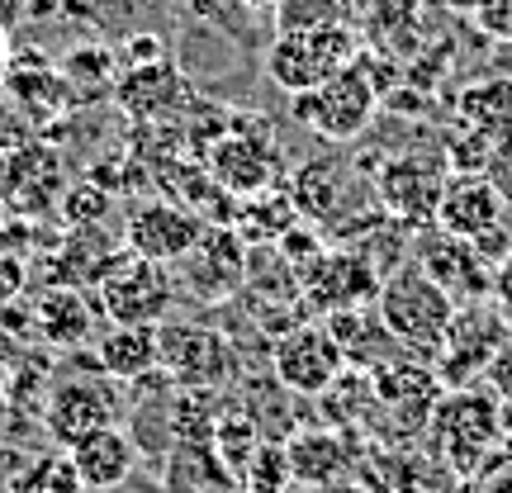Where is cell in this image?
Masks as SVG:
<instances>
[{
    "label": "cell",
    "instance_id": "cell-1",
    "mask_svg": "<svg viewBox=\"0 0 512 493\" xmlns=\"http://www.w3.org/2000/svg\"><path fill=\"white\" fill-rule=\"evenodd\" d=\"M375 309H380L389 337H394L408 356H418V361L432 356V361H437L441 342H446V328H451V318H456V299L441 290L437 280H427L413 261H403L399 271H389L380 280Z\"/></svg>",
    "mask_w": 512,
    "mask_h": 493
},
{
    "label": "cell",
    "instance_id": "cell-2",
    "mask_svg": "<svg viewBox=\"0 0 512 493\" xmlns=\"http://www.w3.org/2000/svg\"><path fill=\"white\" fill-rule=\"evenodd\" d=\"M361 57V38L351 24H323V29H299V34H275L266 48V76L275 91L304 95L318 91L328 76L351 67Z\"/></svg>",
    "mask_w": 512,
    "mask_h": 493
},
{
    "label": "cell",
    "instance_id": "cell-3",
    "mask_svg": "<svg viewBox=\"0 0 512 493\" xmlns=\"http://www.w3.org/2000/svg\"><path fill=\"white\" fill-rule=\"evenodd\" d=\"M498 432H503V399L494 389H451L441 394L432 413V437L437 451L460 475H475L489 456H498Z\"/></svg>",
    "mask_w": 512,
    "mask_h": 493
},
{
    "label": "cell",
    "instance_id": "cell-4",
    "mask_svg": "<svg viewBox=\"0 0 512 493\" xmlns=\"http://www.w3.org/2000/svg\"><path fill=\"white\" fill-rule=\"evenodd\" d=\"M290 110L304 128H313L323 143H356L361 133L370 128L375 110H380V91L370 72L361 67V57L342 67L337 76H328L318 91L290 95Z\"/></svg>",
    "mask_w": 512,
    "mask_h": 493
},
{
    "label": "cell",
    "instance_id": "cell-5",
    "mask_svg": "<svg viewBox=\"0 0 512 493\" xmlns=\"http://www.w3.org/2000/svg\"><path fill=\"white\" fill-rule=\"evenodd\" d=\"M512 342L508 318L498 304L489 299H475V304H456V318L446 328V342L437 351V380L446 389H460L470 380H484L494 356Z\"/></svg>",
    "mask_w": 512,
    "mask_h": 493
},
{
    "label": "cell",
    "instance_id": "cell-6",
    "mask_svg": "<svg viewBox=\"0 0 512 493\" xmlns=\"http://www.w3.org/2000/svg\"><path fill=\"white\" fill-rule=\"evenodd\" d=\"M95 285H100V313L110 323H162L176 299V280L162 261L133 256L128 247L105 261Z\"/></svg>",
    "mask_w": 512,
    "mask_h": 493
},
{
    "label": "cell",
    "instance_id": "cell-7",
    "mask_svg": "<svg viewBox=\"0 0 512 493\" xmlns=\"http://www.w3.org/2000/svg\"><path fill=\"white\" fill-rule=\"evenodd\" d=\"M427 280H437L441 290L451 294L456 304H475L494 294V261L479 252L475 242L456 238L446 228H418L413 233V256H408Z\"/></svg>",
    "mask_w": 512,
    "mask_h": 493
},
{
    "label": "cell",
    "instance_id": "cell-8",
    "mask_svg": "<svg viewBox=\"0 0 512 493\" xmlns=\"http://www.w3.org/2000/svg\"><path fill=\"white\" fill-rule=\"evenodd\" d=\"M271 370L299 399H323L332 384L347 375V356L337 347V337L318 323H294L290 332H280L271 347Z\"/></svg>",
    "mask_w": 512,
    "mask_h": 493
},
{
    "label": "cell",
    "instance_id": "cell-9",
    "mask_svg": "<svg viewBox=\"0 0 512 493\" xmlns=\"http://www.w3.org/2000/svg\"><path fill=\"white\" fill-rule=\"evenodd\" d=\"M384 275L375 271V261L361 256L356 247H323L309 266H299V294L304 304L323 313H342V309H366L375 304Z\"/></svg>",
    "mask_w": 512,
    "mask_h": 493
},
{
    "label": "cell",
    "instance_id": "cell-10",
    "mask_svg": "<svg viewBox=\"0 0 512 493\" xmlns=\"http://www.w3.org/2000/svg\"><path fill=\"white\" fill-rule=\"evenodd\" d=\"M110 380V375H105ZM105 380H95V375H67V380H57L48 389V399H43V432L67 451L76 446L81 437H91L100 427H114L119 418V399H114V389Z\"/></svg>",
    "mask_w": 512,
    "mask_h": 493
},
{
    "label": "cell",
    "instance_id": "cell-11",
    "mask_svg": "<svg viewBox=\"0 0 512 493\" xmlns=\"http://www.w3.org/2000/svg\"><path fill=\"white\" fill-rule=\"evenodd\" d=\"M209 176L214 185H223L233 200H252V195H266L275 190V176H280V152H275L261 133H223L209 143Z\"/></svg>",
    "mask_w": 512,
    "mask_h": 493
},
{
    "label": "cell",
    "instance_id": "cell-12",
    "mask_svg": "<svg viewBox=\"0 0 512 493\" xmlns=\"http://www.w3.org/2000/svg\"><path fill=\"white\" fill-rule=\"evenodd\" d=\"M441 176L437 162H427L422 152H403L389 157L380 166V200L384 214L399 219L403 228H427V219H437V200H441Z\"/></svg>",
    "mask_w": 512,
    "mask_h": 493
},
{
    "label": "cell",
    "instance_id": "cell-13",
    "mask_svg": "<svg viewBox=\"0 0 512 493\" xmlns=\"http://www.w3.org/2000/svg\"><path fill=\"white\" fill-rule=\"evenodd\" d=\"M204 238V219L195 209H181L171 200L143 204L133 219H128L124 247L133 256H147V261H162V266H176L195 252V242Z\"/></svg>",
    "mask_w": 512,
    "mask_h": 493
},
{
    "label": "cell",
    "instance_id": "cell-14",
    "mask_svg": "<svg viewBox=\"0 0 512 493\" xmlns=\"http://www.w3.org/2000/svg\"><path fill=\"white\" fill-rule=\"evenodd\" d=\"M370 394H375V403H380L389 418L399 422V432H418L437 413L441 380H437V370L422 366L418 356L413 361H394V366L384 361V366H375Z\"/></svg>",
    "mask_w": 512,
    "mask_h": 493
},
{
    "label": "cell",
    "instance_id": "cell-15",
    "mask_svg": "<svg viewBox=\"0 0 512 493\" xmlns=\"http://www.w3.org/2000/svg\"><path fill=\"white\" fill-rule=\"evenodd\" d=\"M503 195H498V185L489 176H479V171H460V176H446L441 185V200H437V228L446 233H456L465 242H484L489 233L503 228Z\"/></svg>",
    "mask_w": 512,
    "mask_h": 493
},
{
    "label": "cell",
    "instance_id": "cell-16",
    "mask_svg": "<svg viewBox=\"0 0 512 493\" xmlns=\"http://www.w3.org/2000/svg\"><path fill=\"white\" fill-rule=\"evenodd\" d=\"M181 280L204 299H223L247 280V247L233 228H204V238L195 242V252L176 261Z\"/></svg>",
    "mask_w": 512,
    "mask_h": 493
},
{
    "label": "cell",
    "instance_id": "cell-17",
    "mask_svg": "<svg viewBox=\"0 0 512 493\" xmlns=\"http://www.w3.org/2000/svg\"><path fill=\"white\" fill-rule=\"evenodd\" d=\"M162 370L190 389H209L233 375V351L223 337L200 328H162Z\"/></svg>",
    "mask_w": 512,
    "mask_h": 493
},
{
    "label": "cell",
    "instance_id": "cell-18",
    "mask_svg": "<svg viewBox=\"0 0 512 493\" xmlns=\"http://www.w3.org/2000/svg\"><path fill=\"white\" fill-rule=\"evenodd\" d=\"M95 361L110 380H152L162 370V323H110L95 342Z\"/></svg>",
    "mask_w": 512,
    "mask_h": 493
},
{
    "label": "cell",
    "instance_id": "cell-19",
    "mask_svg": "<svg viewBox=\"0 0 512 493\" xmlns=\"http://www.w3.org/2000/svg\"><path fill=\"white\" fill-rule=\"evenodd\" d=\"M67 456H72L86 493H110L119 484H128V475H133L138 441L128 437L124 427H100L91 437H81L76 446H67Z\"/></svg>",
    "mask_w": 512,
    "mask_h": 493
},
{
    "label": "cell",
    "instance_id": "cell-20",
    "mask_svg": "<svg viewBox=\"0 0 512 493\" xmlns=\"http://www.w3.org/2000/svg\"><path fill=\"white\" fill-rule=\"evenodd\" d=\"M290 451V470L299 489H328L351 470V446L328 427H313V432H294L285 441Z\"/></svg>",
    "mask_w": 512,
    "mask_h": 493
},
{
    "label": "cell",
    "instance_id": "cell-21",
    "mask_svg": "<svg viewBox=\"0 0 512 493\" xmlns=\"http://www.w3.org/2000/svg\"><path fill=\"white\" fill-rule=\"evenodd\" d=\"M34 323H38V337L48 342V347L67 351V347H86L95 332V309L81 299V290H67V285H57L38 299L34 309Z\"/></svg>",
    "mask_w": 512,
    "mask_h": 493
},
{
    "label": "cell",
    "instance_id": "cell-22",
    "mask_svg": "<svg viewBox=\"0 0 512 493\" xmlns=\"http://www.w3.org/2000/svg\"><path fill=\"white\" fill-rule=\"evenodd\" d=\"M328 332L337 337L342 356L356 361V366H384L389 347H399V342L389 337V328H384V318H380L375 304H366V309L328 313Z\"/></svg>",
    "mask_w": 512,
    "mask_h": 493
},
{
    "label": "cell",
    "instance_id": "cell-23",
    "mask_svg": "<svg viewBox=\"0 0 512 493\" xmlns=\"http://www.w3.org/2000/svg\"><path fill=\"white\" fill-rule=\"evenodd\" d=\"M181 95V76L171 62H138V67H128L119 76V86H114V100L124 105L133 119H152V114H162L171 100Z\"/></svg>",
    "mask_w": 512,
    "mask_h": 493
},
{
    "label": "cell",
    "instance_id": "cell-24",
    "mask_svg": "<svg viewBox=\"0 0 512 493\" xmlns=\"http://www.w3.org/2000/svg\"><path fill=\"white\" fill-rule=\"evenodd\" d=\"M238 489V479L228 475V465L209 441H185L166 465V493H223Z\"/></svg>",
    "mask_w": 512,
    "mask_h": 493
},
{
    "label": "cell",
    "instance_id": "cell-25",
    "mask_svg": "<svg viewBox=\"0 0 512 493\" xmlns=\"http://www.w3.org/2000/svg\"><path fill=\"white\" fill-rule=\"evenodd\" d=\"M347 190V171L337 162H309L299 176H294V209L299 214H309V219H332L337 209H342V195Z\"/></svg>",
    "mask_w": 512,
    "mask_h": 493
},
{
    "label": "cell",
    "instance_id": "cell-26",
    "mask_svg": "<svg viewBox=\"0 0 512 493\" xmlns=\"http://www.w3.org/2000/svg\"><path fill=\"white\" fill-rule=\"evenodd\" d=\"M29 185H38V195L48 204H53V195L62 190V166H57V157L48 147H24V152H15L10 166H5V195L15 204H24Z\"/></svg>",
    "mask_w": 512,
    "mask_h": 493
},
{
    "label": "cell",
    "instance_id": "cell-27",
    "mask_svg": "<svg viewBox=\"0 0 512 493\" xmlns=\"http://www.w3.org/2000/svg\"><path fill=\"white\" fill-rule=\"evenodd\" d=\"M5 493H86L81 475L67 451H53V456H38L29 465H19L10 475V489Z\"/></svg>",
    "mask_w": 512,
    "mask_h": 493
},
{
    "label": "cell",
    "instance_id": "cell-28",
    "mask_svg": "<svg viewBox=\"0 0 512 493\" xmlns=\"http://www.w3.org/2000/svg\"><path fill=\"white\" fill-rule=\"evenodd\" d=\"M366 15H370V34H375V43H380V48H389V43L418 48L422 0H370Z\"/></svg>",
    "mask_w": 512,
    "mask_h": 493
},
{
    "label": "cell",
    "instance_id": "cell-29",
    "mask_svg": "<svg viewBox=\"0 0 512 493\" xmlns=\"http://www.w3.org/2000/svg\"><path fill=\"white\" fill-rule=\"evenodd\" d=\"M285 489H294L290 451H285V441H261L252 460L242 465L238 493H285Z\"/></svg>",
    "mask_w": 512,
    "mask_h": 493
},
{
    "label": "cell",
    "instance_id": "cell-30",
    "mask_svg": "<svg viewBox=\"0 0 512 493\" xmlns=\"http://www.w3.org/2000/svg\"><path fill=\"white\" fill-rule=\"evenodd\" d=\"M261 427H256L247 413H233V418H219L214 422V437H209V446L219 451V460L228 465V475L238 479L242 475V465L252 460V451L261 446Z\"/></svg>",
    "mask_w": 512,
    "mask_h": 493
},
{
    "label": "cell",
    "instance_id": "cell-31",
    "mask_svg": "<svg viewBox=\"0 0 512 493\" xmlns=\"http://www.w3.org/2000/svg\"><path fill=\"white\" fill-rule=\"evenodd\" d=\"M323 24H347L342 0H275V34H299Z\"/></svg>",
    "mask_w": 512,
    "mask_h": 493
},
{
    "label": "cell",
    "instance_id": "cell-32",
    "mask_svg": "<svg viewBox=\"0 0 512 493\" xmlns=\"http://www.w3.org/2000/svg\"><path fill=\"white\" fill-rule=\"evenodd\" d=\"M62 209H67V219H72L81 233H91L95 223L110 214V190H100V185H72Z\"/></svg>",
    "mask_w": 512,
    "mask_h": 493
},
{
    "label": "cell",
    "instance_id": "cell-33",
    "mask_svg": "<svg viewBox=\"0 0 512 493\" xmlns=\"http://www.w3.org/2000/svg\"><path fill=\"white\" fill-rule=\"evenodd\" d=\"M494 299H498V309H503V318L512 323V261L508 266H494Z\"/></svg>",
    "mask_w": 512,
    "mask_h": 493
},
{
    "label": "cell",
    "instance_id": "cell-34",
    "mask_svg": "<svg viewBox=\"0 0 512 493\" xmlns=\"http://www.w3.org/2000/svg\"><path fill=\"white\" fill-rule=\"evenodd\" d=\"M24 15H29V0H0V29H5V34H10Z\"/></svg>",
    "mask_w": 512,
    "mask_h": 493
},
{
    "label": "cell",
    "instance_id": "cell-35",
    "mask_svg": "<svg viewBox=\"0 0 512 493\" xmlns=\"http://www.w3.org/2000/svg\"><path fill=\"white\" fill-rule=\"evenodd\" d=\"M498 446H503V456L512 460V403H503V432H498Z\"/></svg>",
    "mask_w": 512,
    "mask_h": 493
},
{
    "label": "cell",
    "instance_id": "cell-36",
    "mask_svg": "<svg viewBox=\"0 0 512 493\" xmlns=\"http://www.w3.org/2000/svg\"><path fill=\"white\" fill-rule=\"evenodd\" d=\"M484 493H512V470L503 479H489V484H484Z\"/></svg>",
    "mask_w": 512,
    "mask_h": 493
},
{
    "label": "cell",
    "instance_id": "cell-37",
    "mask_svg": "<svg viewBox=\"0 0 512 493\" xmlns=\"http://www.w3.org/2000/svg\"><path fill=\"white\" fill-rule=\"evenodd\" d=\"M5 62H10V34L0 29V81H5Z\"/></svg>",
    "mask_w": 512,
    "mask_h": 493
},
{
    "label": "cell",
    "instance_id": "cell-38",
    "mask_svg": "<svg viewBox=\"0 0 512 493\" xmlns=\"http://www.w3.org/2000/svg\"><path fill=\"white\" fill-rule=\"evenodd\" d=\"M228 5H275V0H228Z\"/></svg>",
    "mask_w": 512,
    "mask_h": 493
},
{
    "label": "cell",
    "instance_id": "cell-39",
    "mask_svg": "<svg viewBox=\"0 0 512 493\" xmlns=\"http://www.w3.org/2000/svg\"><path fill=\"white\" fill-rule=\"evenodd\" d=\"M285 493H309V489H299V484H294V489H285Z\"/></svg>",
    "mask_w": 512,
    "mask_h": 493
},
{
    "label": "cell",
    "instance_id": "cell-40",
    "mask_svg": "<svg viewBox=\"0 0 512 493\" xmlns=\"http://www.w3.org/2000/svg\"><path fill=\"white\" fill-rule=\"evenodd\" d=\"M67 5H91V0H67Z\"/></svg>",
    "mask_w": 512,
    "mask_h": 493
},
{
    "label": "cell",
    "instance_id": "cell-41",
    "mask_svg": "<svg viewBox=\"0 0 512 493\" xmlns=\"http://www.w3.org/2000/svg\"><path fill=\"white\" fill-rule=\"evenodd\" d=\"M223 493H238V489H223Z\"/></svg>",
    "mask_w": 512,
    "mask_h": 493
}]
</instances>
